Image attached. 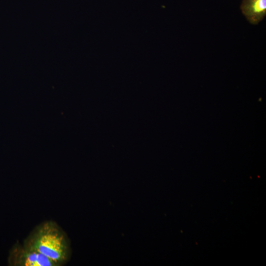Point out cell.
I'll list each match as a JSON object with an SVG mask.
<instances>
[{
  "label": "cell",
  "instance_id": "obj_1",
  "mask_svg": "<svg viewBox=\"0 0 266 266\" xmlns=\"http://www.w3.org/2000/svg\"><path fill=\"white\" fill-rule=\"evenodd\" d=\"M25 246L50 258L59 266L68 261L70 248L65 233L54 221L37 226L24 241Z\"/></svg>",
  "mask_w": 266,
  "mask_h": 266
},
{
  "label": "cell",
  "instance_id": "obj_2",
  "mask_svg": "<svg viewBox=\"0 0 266 266\" xmlns=\"http://www.w3.org/2000/svg\"><path fill=\"white\" fill-rule=\"evenodd\" d=\"M8 264L12 266H59L38 251L19 243L15 244L10 250Z\"/></svg>",
  "mask_w": 266,
  "mask_h": 266
},
{
  "label": "cell",
  "instance_id": "obj_3",
  "mask_svg": "<svg viewBox=\"0 0 266 266\" xmlns=\"http://www.w3.org/2000/svg\"><path fill=\"white\" fill-rule=\"evenodd\" d=\"M240 9L249 23L258 25L266 15V0H242Z\"/></svg>",
  "mask_w": 266,
  "mask_h": 266
}]
</instances>
